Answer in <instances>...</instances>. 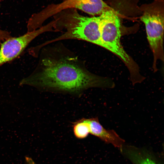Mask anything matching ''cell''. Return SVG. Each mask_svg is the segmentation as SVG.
Masks as SVG:
<instances>
[{"mask_svg":"<svg viewBox=\"0 0 164 164\" xmlns=\"http://www.w3.org/2000/svg\"><path fill=\"white\" fill-rule=\"evenodd\" d=\"M162 3L156 1L146 6L141 17L144 23L147 38L153 53V67L157 70V60H164V12Z\"/></svg>","mask_w":164,"mask_h":164,"instance_id":"obj_4","label":"cell"},{"mask_svg":"<svg viewBox=\"0 0 164 164\" xmlns=\"http://www.w3.org/2000/svg\"><path fill=\"white\" fill-rule=\"evenodd\" d=\"M20 86L27 85L43 91L78 94L91 87L112 88L111 79L92 73L69 57L46 58Z\"/></svg>","mask_w":164,"mask_h":164,"instance_id":"obj_1","label":"cell"},{"mask_svg":"<svg viewBox=\"0 0 164 164\" xmlns=\"http://www.w3.org/2000/svg\"><path fill=\"white\" fill-rule=\"evenodd\" d=\"M56 19L53 25L55 28L58 30L64 31L63 34L55 39V41L66 39H79L107 49L101 38L99 15L91 17L85 16L73 10L62 12Z\"/></svg>","mask_w":164,"mask_h":164,"instance_id":"obj_2","label":"cell"},{"mask_svg":"<svg viewBox=\"0 0 164 164\" xmlns=\"http://www.w3.org/2000/svg\"><path fill=\"white\" fill-rule=\"evenodd\" d=\"M72 127L74 135L77 138H84L89 134L85 118L74 122L73 123Z\"/></svg>","mask_w":164,"mask_h":164,"instance_id":"obj_9","label":"cell"},{"mask_svg":"<svg viewBox=\"0 0 164 164\" xmlns=\"http://www.w3.org/2000/svg\"><path fill=\"white\" fill-rule=\"evenodd\" d=\"M120 150L133 164H160L151 154L144 150L124 145Z\"/></svg>","mask_w":164,"mask_h":164,"instance_id":"obj_8","label":"cell"},{"mask_svg":"<svg viewBox=\"0 0 164 164\" xmlns=\"http://www.w3.org/2000/svg\"><path fill=\"white\" fill-rule=\"evenodd\" d=\"M63 1L58 6L60 9H77L92 15H100L109 8L102 0H63Z\"/></svg>","mask_w":164,"mask_h":164,"instance_id":"obj_7","label":"cell"},{"mask_svg":"<svg viewBox=\"0 0 164 164\" xmlns=\"http://www.w3.org/2000/svg\"><path fill=\"white\" fill-rule=\"evenodd\" d=\"M26 160H27V162L28 163V164H36L30 158H28V159Z\"/></svg>","mask_w":164,"mask_h":164,"instance_id":"obj_11","label":"cell"},{"mask_svg":"<svg viewBox=\"0 0 164 164\" xmlns=\"http://www.w3.org/2000/svg\"><path fill=\"white\" fill-rule=\"evenodd\" d=\"M11 37L8 31L0 29V43L3 42Z\"/></svg>","mask_w":164,"mask_h":164,"instance_id":"obj_10","label":"cell"},{"mask_svg":"<svg viewBox=\"0 0 164 164\" xmlns=\"http://www.w3.org/2000/svg\"><path fill=\"white\" fill-rule=\"evenodd\" d=\"M89 134L95 136L104 142L111 144L120 149L125 141L113 130H107L100 123L97 118H86Z\"/></svg>","mask_w":164,"mask_h":164,"instance_id":"obj_6","label":"cell"},{"mask_svg":"<svg viewBox=\"0 0 164 164\" xmlns=\"http://www.w3.org/2000/svg\"><path fill=\"white\" fill-rule=\"evenodd\" d=\"M102 40L107 49L116 55L127 67L133 85L145 79L136 63L124 49L121 42V21L117 12L109 8L99 15Z\"/></svg>","mask_w":164,"mask_h":164,"instance_id":"obj_3","label":"cell"},{"mask_svg":"<svg viewBox=\"0 0 164 164\" xmlns=\"http://www.w3.org/2000/svg\"><path fill=\"white\" fill-rule=\"evenodd\" d=\"M47 26L27 32L18 37H11L4 41L0 48V66L16 58L29 43L40 34L48 30Z\"/></svg>","mask_w":164,"mask_h":164,"instance_id":"obj_5","label":"cell"}]
</instances>
